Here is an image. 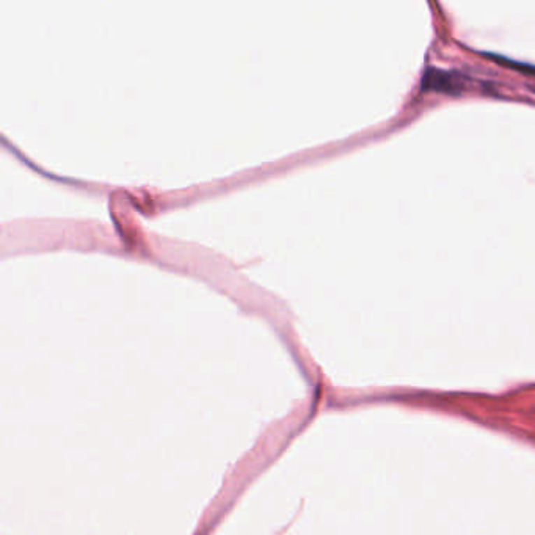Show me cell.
Here are the masks:
<instances>
[{"label": "cell", "instance_id": "obj_1", "mask_svg": "<svg viewBox=\"0 0 535 535\" xmlns=\"http://www.w3.org/2000/svg\"><path fill=\"white\" fill-rule=\"evenodd\" d=\"M422 92H438L448 94H459L462 85L455 76L446 71L440 69H429L422 79Z\"/></svg>", "mask_w": 535, "mask_h": 535}, {"label": "cell", "instance_id": "obj_2", "mask_svg": "<svg viewBox=\"0 0 535 535\" xmlns=\"http://www.w3.org/2000/svg\"><path fill=\"white\" fill-rule=\"evenodd\" d=\"M487 57H490V59H493L494 62H501V64H504V66H507V68H512V69H517V71H525V73L535 74V68L527 66V64H521V63H517V62L502 59V57H499V55H490L488 54Z\"/></svg>", "mask_w": 535, "mask_h": 535}]
</instances>
